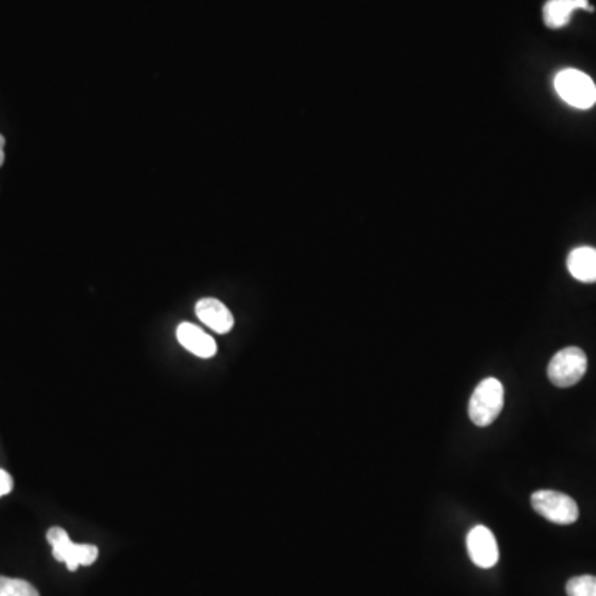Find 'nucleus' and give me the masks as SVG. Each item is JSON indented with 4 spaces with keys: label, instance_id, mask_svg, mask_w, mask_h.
I'll list each match as a JSON object with an SVG mask.
<instances>
[{
    "label": "nucleus",
    "instance_id": "4468645a",
    "mask_svg": "<svg viewBox=\"0 0 596 596\" xmlns=\"http://www.w3.org/2000/svg\"><path fill=\"white\" fill-rule=\"evenodd\" d=\"M4 149H0V166H2V164H4Z\"/></svg>",
    "mask_w": 596,
    "mask_h": 596
},
{
    "label": "nucleus",
    "instance_id": "9d476101",
    "mask_svg": "<svg viewBox=\"0 0 596 596\" xmlns=\"http://www.w3.org/2000/svg\"><path fill=\"white\" fill-rule=\"evenodd\" d=\"M568 272L573 279L583 284L596 282V249L593 247H578L572 250L567 260Z\"/></svg>",
    "mask_w": 596,
    "mask_h": 596
},
{
    "label": "nucleus",
    "instance_id": "f03ea898",
    "mask_svg": "<svg viewBox=\"0 0 596 596\" xmlns=\"http://www.w3.org/2000/svg\"><path fill=\"white\" fill-rule=\"evenodd\" d=\"M558 97L578 110H590L596 103V85L587 73L565 68L555 77Z\"/></svg>",
    "mask_w": 596,
    "mask_h": 596
},
{
    "label": "nucleus",
    "instance_id": "2eb2a0df",
    "mask_svg": "<svg viewBox=\"0 0 596 596\" xmlns=\"http://www.w3.org/2000/svg\"><path fill=\"white\" fill-rule=\"evenodd\" d=\"M5 146V138L4 136L0 135V149H4Z\"/></svg>",
    "mask_w": 596,
    "mask_h": 596
},
{
    "label": "nucleus",
    "instance_id": "f8f14e48",
    "mask_svg": "<svg viewBox=\"0 0 596 596\" xmlns=\"http://www.w3.org/2000/svg\"><path fill=\"white\" fill-rule=\"evenodd\" d=\"M568 596H596V577L582 575L568 580Z\"/></svg>",
    "mask_w": 596,
    "mask_h": 596
},
{
    "label": "nucleus",
    "instance_id": "423d86ee",
    "mask_svg": "<svg viewBox=\"0 0 596 596\" xmlns=\"http://www.w3.org/2000/svg\"><path fill=\"white\" fill-rule=\"evenodd\" d=\"M467 552L477 567L492 568L499 562L496 537L484 525H477L467 534Z\"/></svg>",
    "mask_w": 596,
    "mask_h": 596
},
{
    "label": "nucleus",
    "instance_id": "7ed1b4c3",
    "mask_svg": "<svg viewBox=\"0 0 596 596\" xmlns=\"http://www.w3.org/2000/svg\"><path fill=\"white\" fill-rule=\"evenodd\" d=\"M587 368V355L582 348H563L555 353L548 365V380L558 388H570L582 380L587 373Z\"/></svg>",
    "mask_w": 596,
    "mask_h": 596
},
{
    "label": "nucleus",
    "instance_id": "6e6552de",
    "mask_svg": "<svg viewBox=\"0 0 596 596\" xmlns=\"http://www.w3.org/2000/svg\"><path fill=\"white\" fill-rule=\"evenodd\" d=\"M178 342L183 345L186 350L191 351L193 355L199 358H211L216 355L217 347L214 338L207 335L204 330L196 327L193 323H181L176 332Z\"/></svg>",
    "mask_w": 596,
    "mask_h": 596
},
{
    "label": "nucleus",
    "instance_id": "20e7f679",
    "mask_svg": "<svg viewBox=\"0 0 596 596\" xmlns=\"http://www.w3.org/2000/svg\"><path fill=\"white\" fill-rule=\"evenodd\" d=\"M537 514L553 524L570 525L578 520V505L572 497L558 491H537L530 497Z\"/></svg>",
    "mask_w": 596,
    "mask_h": 596
},
{
    "label": "nucleus",
    "instance_id": "0eeeda50",
    "mask_svg": "<svg viewBox=\"0 0 596 596\" xmlns=\"http://www.w3.org/2000/svg\"><path fill=\"white\" fill-rule=\"evenodd\" d=\"M196 315L202 323L217 333H229L234 327L231 310L216 298H202L196 305Z\"/></svg>",
    "mask_w": 596,
    "mask_h": 596
},
{
    "label": "nucleus",
    "instance_id": "39448f33",
    "mask_svg": "<svg viewBox=\"0 0 596 596\" xmlns=\"http://www.w3.org/2000/svg\"><path fill=\"white\" fill-rule=\"evenodd\" d=\"M47 540L52 545L53 557L65 563L70 572H75L80 565H92L97 562L98 548L95 545L73 544L65 530L52 527L47 532Z\"/></svg>",
    "mask_w": 596,
    "mask_h": 596
},
{
    "label": "nucleus",
    "instance_id": "1a4fd4ad",
    "mask_svg": "<svg viewBox=\"0 0 596 596\" xmlns=\"http://www.w3.org/2000/svg\"><path fill=\"white\" fill-rule=\"evenodd\" d=\"M578 9L590 10L588 0H548L544 5V22L548 29H562L572 19L573 12Z\"/></svg>",
    "mask_w": 596,
    "mask_h": 596
},
{
    "label": "nucleus",
    "instance_id": "9b49d317",
    "mask_svg": "<svg viewBox=\"0 0 596 596\" xmlns=\"http://www.w3.org/2000/svg\"><path fill=\"white\" fill-rule=\"evenodd\" d=\"M0 596H40L29 582L19 578L0 577Z\"/></svg>",
    "mask_w": 596,
    "mask_h": 596
},
{
    "label": "nucleus",
    "instance_id": "f257e3e1",
    "mask_svg": "<svg viewBox=\"0 0 596 596\" xmlns=\"http://www.w3.org/2000/svg\"><path fill=\"white\" fill-rule=\"evenodd\" d=\"M504 408V385L497 378H486L477 385L469 401L472 423L486 428L499 418Z\"/></svg>",
    "mask_w": 596,
    "mask_h": 596
},
{
    "label": "nucleus",
    "instance_id": "ddd939ff",
    "mask_svg": "<svg viewBox=\"0 0 596 596\" xmlns=\"http://www.w3.org/2000/svg\"><path fill=\"white\" fill-rule=\"evenodd\" d=\"M12 487H14V481H12L9 472L0 469V497L10 494Z\"/></svg>",
    "mask_w": 596,
    "mask_h": 596
}]
</instances>
